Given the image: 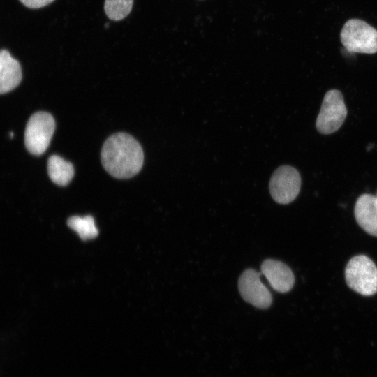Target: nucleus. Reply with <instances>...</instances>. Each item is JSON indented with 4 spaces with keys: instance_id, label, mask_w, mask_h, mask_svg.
<instances>
[{
    "instance_id": "1",
    "label": "nucleus",
    "mask_w": 377,
    "mask_h": 377,
    "mask_svg": "<svg viewBox=\"0 0 377 377\" xmlns=\"http://www.w3.org/2000/svg\"><path fill=\"white\" fill-rule=\"evenodd\" d=\"M101 156L105 170L119 179L130 178L138 174L144 160L139 142L125 133L110 136L103 144Z\"/></svg>"
},
{
    "instance_id": "2",
    "label": "nucleus",
    "mask_w": 377,
    "mask_h": 377,
    "mask_svg": "<svg viewBox=\"0 0 377 377\" xmlns=\"http://www.w3.org/2000/svg\"><path fill=\"white\" fill-rule=\"evenodd\" d=\"M347 285L352 290L364 296L377 293V267L367 256L353 257L345 269Z\"/></svg>"
},
{
    "instance_id": "3",
    "label": "nucleus",
    "mask_w": 377,
    "mask_h": 377,
    "mask_svg": "<svg viewBox=\"0 0 377 377\" xmlns=\"http://www.w3.org/2000/svg\"><path fill=\"white\" fill-rule=\"evenodd\" d=\"M340 39L349 52H377V30L364 20H348L342 27Z\"/></svg>"
},
{
    "instance_id": "4",
    "label": "nucleus",
    "mask_w": 377,
    "mask_h": 377,
    "mask_svg": "<svg viewBox=\"0 0 377 377\" xmlns=\"http://www.w3.org/2000/svg\"><path fill=\"white\" fill-rule=\"evenodd\" d=\"M55 130L53 117L45 112H38L30 117L24 131V144L33 155L40 156L47 149Z\"/></svg>"
},
{
    "instance_id": "5",
    "label": "nucleus",
    "mask_w": 377,
    "mask_h": 377,
    "mask_svg": "<svg viewBox=\"0 0 377 377\" xmlns=\"http://www.w3.org/2000/svg\"><path fill=\"white\" fill-rule=\"evenodd\" d=\"M347 109L341 91H328L323 98L320 112L316 121L317 130L322 134H331L343 124Z\"/></svg>"
},
{
    "instance_id": "6",
    "label": "nucleus",
    "mask_w": 377,
    "mask_h": 377,
    "mask_svg": "<svg viewBox=\"0 0 377 377\" xmlns=\"http://www.w3.org/2000/svg\"><path fill=\"white\" fill-rule=\"evenodd\" d=\"M301 186L298 171L290 165L277 168L269 182V192L272 198L279 204H288L297 196Z\"/></svg>"
},
{
    "instance_id": "7",
    "label": "nucleus",
    "mask_w": 377,
    "mask_h": 377,
    "mask_svg": "<svg viewBox=\"0 0 377 377\" xmlns=\"http://www.w3.org/2000/svg\"><path fill=\"white\" fill-rule=\"evenodd\" d=\"M238 288L242 298L256 308L267 309L272 297L260 280V274L253 269H246L238 281Z\"/></svg>"
},
{
    "instance_id": "8",
    "label": "nucleus",
    "mask_w": 377,
    "mask_h": 377,
    "mask_svg": "<svg viewBox=\"0 0 377 377\" xmlns=\"http://www.w3.org/2000/svg\"><path fill=\"white\" fill-rule=\"evenodd\" d=\"M260 269L262 274L274 290L287 293L293 288L295 276L292 270L285 263L267 259L262 263Z\"/></svg>"
},
{
    "instance_id": "9",
    "label": "nucleus",
    "mask_w": 377,
    "mask_h": 377,
    "mask_svg": "<svg viewBox=\"0 0 377 377\" xmlns=\"http://www.w3.org/2000/svg\"><path fill=\"white\" fill-rule=\"evenodd\" d=\"M354 214L358 225L368 234L377 237V198L371 194L360 195Z\"/></svg>"
},
{
    "instance_id": "10",
    "label": "nucleus",
    "mask_w": 377,
    "mask_h": 377,
    "mask_svg": "<svg viewBox=\"0 0 377 377\" xmlns=\"http://www.w3.org/2000/svg\"><path fill=\"white\" fill-rule=\"evenodd\" d=\"M22 77L21 66L8 51L0 50V94L16 88Z\"/></svg>"
},
{
    "instance_id": "11",
    "label": "nucleus",
    "mask_w": 377,
    "mask_h": 377,
    "mask_svg": "<svg viewBox=\"0 0 377 377\" xmlns=\"http://www.w3.org/2000/svg\"><path fill=\"white\" fill-rule=\"evenodd\" d=\"M47 172L51 180L59 186L67 185L74 176L72 163L57 155H52L49 158Z\"/></svg>"
},
{
    "instance_id": "12",
    "label": "nucleus",
    "mask_w": 377,
    "mask_h": 377,
    "mask_svg": "<svg viewBox=\"0 0 377 377\" xmlns=\"http://www.w3.org/2000/svg\"><path fill=\"white\" fill-rule=\"evenodd\" d=\"M67 223L83 240L91 239L98 235V231L91 216H73L68 219Z\"/></svg>"
},
{
    "instance_id": "13",
    "label": "nucleus",
    "mask_w": 377,
    "mask_h": 377,
    "mask_svg": "<svg viewBox=\"0 0 377 377\" xmlns=\"http://www.w3.org/2000/svg\"><path fill=\"white\" fill-rule=\"evenodd\" d=\"M133 3V0H105L104 10L110 20L119 21L131 13Z\"/></svg>"
},
{
    "instance_id": "14",
    "label": "nucleus",
    "mask_w": 377,
    "mask_h": 377,
    "mask_svg": "<svg viewBox=\"0 0 377 377\" xmlns=\"http://www.w3.org/2000/svg\"><path fill=\"white\" fill-rule=\"evenodd\" d=\"M54 0H20V1L26 7L29 8H40L44 7Z\"/></svg>"
},
{
    "instance_id": "15",
    "label": "nucleus",
    "mask_w": 377,
    "mask_h": 377,
    "mask_svg": "<svg viewBox=\"0 0 377 377\" xmlns=\"http://www.w3.org/2000/svg\"><path fill=\"white\" fill-rule=\"evenodd\" d=\"M376 198H377V195H376Z\"/></svg>"
}]
</instances>
